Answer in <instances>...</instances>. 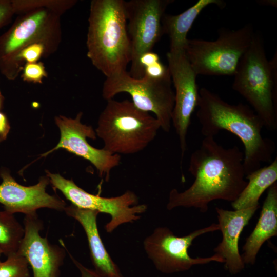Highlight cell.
Returning a JSON list of instances; mask_svg holds the SVG:
<instances>
[{
  "mask_svg": "<svg viewBox=\"0 0 277 277\" xmlns=\"http://www.w3.org/2000/svg\"><path fill=\"white\" fill-rule=\"evenodd\" d=\"M188 171L193 182L183 191H170L168 210L194 208L206 213L213 201H235L247 184L244 153L237 145L223 147L213 136H205L192 153Z\"/></svg>",
  "mask_w": 277,
  "mask_h": 277,
  "instance_id": "6da1fadb",
  "label": "cell"
},
{
  "mask_svg": "<svg viewBox=\"0 0 277 277\" xmlns=\"http://www.w3.org/2000/svg\"><path fill=\"white\" fill-rule=\"evenodd\" d=\"M196 114L205 136L214 137L222 130L236 136L244 147V167L246 176L271 162L275 151L274 142L263 136L264 123L248 105L232 104L206 88L199 89Z\"/></svg>",
  "mask_w": 277,
  "mask_h": 277,
  "instance_id": "7a4b0ae2",
  "label": "cell"
},
{
  "mask_svg": "<svg viewBox=\"0 0 277 277\" xmlns=\"http://www.w3.org/2000/svg\"><path fill=\"white\" fill-rule=\"evenodd\" d=\"M18 16L0 35V72L13 81L21 73L16 65L19 53L26 47L44 42L57 49L62 39L61 18L76 0H12Z\"/></svg>",
  "mask_w": 277,
  "mask_h": 277,
  "instance_id": "3957f363",
  "label": "cell"
},
{
  "mask_svg": "<svg viewBox=\"0 0 277 277\" xmlns=\"http://www.w3.org/2000/svg\"><path fill=\"white\" fill-rule=\"evenodd\" d=\"M123 0H92L87 34V56L106 77L126 71L131 59Z\"/></svg>",
  "mask_w": 277,
  "mask_h": 277,
  "instance_id": "277c9868",
  "label": "cell"
},
{
  "mask_svg": "<svg viewBox=\"0 0 277 277\" xmlns=\"http://www.w3.org/2000/svg\"><path fill=\"white\" fill-rule=\"evenodd\" d=\"M266 54L262 35L254 32L233 75V89L242 95L269 130L277 128V54Z\"/></svg>",
  "mask_w": 277,
  "mask_h": 277,
  "instance_id": "5b68a950",
  "label": "cell"
},
{
  "mask_svg": "<svg viewBox=\"0 0 277 277\" xmlns=\"http://www.w3.org/2000/svg\"><path fill=\"white\" fill-rule=\"evenodd\" d=\"M95 130L103 149L112 154H133L155 138L161 125L155 117L136 108L128 100L107 101Z\"/></svg>",
  "mask_w": 277,
  "mask_h": 277,
  "instance_id": "8992f818",
  "label": "cell"
},
{
  "mask_svg": "<svg viewBox=\"0 0 277 277\" xmlns=\"http://www.w3.org/2000/svg\"><path fill=\"white\" fill-rule=\"evenodd\" d=\"M254 33L251 24L236 30H221L213 41L188 39L184 51L197 75H233Z\"/></svg>",
  "mask_w": 277,
  "mask_h": 277,
  "instance_id": "52a82bcc",
  "label": "cell"
},
{
  "mask_svg": "<svg viewBox=\"0 0 277 277\" xmlns=\"http://www.w3.org/2000/svg\"><path fill=\"white\" fill-rule=\"evenodd\" d=\"M170 74L161 78L144 75L141 78L131 76L126 71L106 77L102 96L108 100L120 93H127L135 106L141 110L154 113L161 128L169 132L174 105V92Z\"/></svg>",
  "mask_w": 277,
  "mask_h": 277,
  "instance_id": "ba28073f",
  "label": "cell"
},
{
  "mask_svg": "<svg viewBox=\"0 0 277 277\" xmlns=\"http://www.w3.org/2000/svg\"><path fill=\"white\" fill-rule=\"evenodd\" d=\"M220 230L218 223L195 230L183 236H177L168 227H159L143 242L144 250L159 271L171 274L189 270L192 266L212 262L224 263L217 254L193 258L188 253L193 241L203 234Z\"/></svg>",
  "mask_w": 277,
  "mask_h": 277,
  "instance_id": "9c48e42d",
  "label": "cell"
},
{
  "mask_svg": "<svg viewBox=\"0 0 277 277\" xmlns=\"http://www.w3.org/2000/svg\"><path fill=\"white\" fill-rule=\"evenodd\" d=\"M53 187L60 190L72 205L82 209L108 214L111 219L105 227L111 233L120 225L138 220L147 210L145 204H137L138 199L133 191L127 190L120 196L102 197L89 193L78 187L72 180L67 179L57 173L47 171Z\"/></svg>",
  "mask_w": 277,
  "mask_h": 277,
  "instance_id": "30bf717a",
  "label": "cell"
},
{
  "mask_svg": "<svg viewBox=\"0 0 277 277\" xmlns=\"http://www.w3.org/2000/svg\"><path fill=\"white\" fill-rule=\"evenodd\" d=\"M173 0H131L124 1L127 29L131 47V69L129 73L138 78V60L152 51L164 34L162 20Z\"/></svg>",
  "mask_w": 277,
  "mask_h": 277,
  "instance_id": "8fae6325",
  "label": "cell"
},
{
  "mask_svg": "<svg viewBox=\"0 0 277 277\" xmlns=\"http://www.w3.org/2000/svg\"><path fill=\"white\" fill-rule=\"evenodd\" d=\"M168 68L175 92L171 123L178 136L181 150V164L187 149V135L192 114L199 101L197 75L184 50L167 53Z\"/></svg>",
  "mask_w": 277,
  "mask_h": 277,
  "instance_id": "7c38bea8",
  "label": "cell"
},
{
  "mask_svg": "<svg viewBox=\"0 0 277 277\" xmlns=\"http://www.w3.org/2000/svg\"><path fill=\"white\" fill-rule=\"evenodd\" d=\"M82 115L83 113L80 112L74 118L63 115L55 117V124L60 131V139L55 147L42 156L59 149H65L88 161L95 167L99 176L108 181L111 170L120 165L121 155L111 153L103 148H94L89 144L87 138L95 140L96 135L92 126L82 123Z\"/></svg>",
  "mask_w": 277,
  "mask_h": 277,
  "instance_id": "4fadbf2b",
  "label": "cell"
},
{
  "mask_svg": "<svg viewBox=\"0 0 277 277\" xmlns=\"http://www.w3.org/2000/svg\"><path fill=\"white\" fill-rule=\"evenodd\" d=\"M23 222L24 234L16 253L30 265L33 277H59L65 249L41 235L43 223L36 213L25 215Z\"/></svg>",
  "mask_w": 277,
  "mask_h": 277,
  "instance_id": "5bb4252c",
  "label": "cell"
},
{
  "mask_svg": "<svg viewBox=\"0 0 277 277\" xmlns=\"http://www.w3.org/2000/svg\"><path fill=\"white\" fill-rule=\"evenodd\" d=\"M0 203L9 213L27 215L43 208L64 211L66 207L62 199L46 192L50 183L47 176L41 177L37 184L30 186L18 183L6 169L0 170Z\"/></svg>",
  "mask_w": 277,
  "mask_h": 277,
  "instance_id": "9a60e30c",
  "label": "cell"
},
{
  "mask_svg": "<svg viewBox=\"0 0 277 277\" xmlns=\"http://www.w3.org/2000/svg\"><path fill=\"white\" fill-rule=\"evenodd\" d=\"M259 207L260 205L233 211L215 208L222 239L213 251L224 259V267L231 274H238L245 268L239 249V239Z\"/></svg>",
  "mask_w": 277,
  "mask_h": 277,
  "instance_id": "2e32d148",
  "label": "cell"
},
{
  "mask_svg": "<svg viewBox=\"0 0 277 277\" xmlns=\"http://www.w3.org/2000/svg\"><path fill=\"white\" fill-rule=\"evenodd\" d=\"M64 211L83 227L87 236L94 270L103 277H124L118 266L107 252L100 237L97 225L99 212L80 208L72 204L66 206Z\"/></svg>",
  "mask_w": 277,
  "mask_h": 277,
  "instance_id": "e0dca14e",
  "label": "cell"
},
{
  "mask_svg": "<svg viewBox=\"0 0 277 277\" xmlns=\"http://www.w3.org/2000/svg\"><path fill=\"white\" fill-rule=\"evenodd\" d=\"M277 236V183L268 188L258 221L247 238L241 255L245 264H255L258 254L263 244Z\"/></svg>",
  "mask_w": 277,
  "mask_h": 277,
  "instance_id": "ac0fdd59",
  "label": "cell"
},
{
  "mask_svg": "<svg viewBox=\"0 0 277 277\" xmlns=\"http://www.w3.org/2000/svg\"><path fill=\"white\" fill-rule=\"evenodd\" d=\"M211 5L223 8L226 4L221 0H199L180 14L164 15L162 20L163 31L169 38V51L184 50L188 32L194 21L203 10Z\"/></svg>",
  "mask_w": 277,
  "mask_h": 277,
  "instance_id": "d6986e66",
  "label": "cell"
},
{
  "mask_svg": "<svg viewBox=\"0 0 277 277\" xmlns=\"http://www.w3.org/2000/svg\"><path fill=\"white\" fill-rule=\"evenodd\" d=\"M247 184L237 199L231 203L234 210L259 206L264 191L277 181V158L246 176Z\"/></svg>",
  "mask_w": 277,
  "mask_h": 277,
  "instance_id": "ffe728a7",
  "label": "cell"
},
{
  "mask_svg": "<svg viewBox=\"0 0 277 277\" xmlns=\"http://www.w3.org/2000/svg\"><path fill=\"white\" fill-rule=\"evenodd\" d=\"M24 228L13 214L0 211V250L7 257L16 253L24 236Z\"/></svg>",
  "mask_w": 277,
  "mask_h": 277,
  "instance_id": "44dd1931",
  "label": "cell"
},
{
  "mask_svg": "<svg viewBox=\"0 0 277 277\" xmlns=\"http://www.w3.org/2000/svg\"><path fill=\"white\" fill-rule=\"evenodd\" d=\"M29 264L25 258L16 253L0 261V277H30Z\"/></svg>",
  "mask_w": 277,
  "mask_h": 277,
  "instance_id": "7402d4cb",
  "label": "cell"
},
{
  "mask_svg": "<svg viewBox=\"0 0 277 277\" xmlns=\"http://www.w3.org/2000/svg\"><path fill=\"white\" fill-rule=\"evenodd\" d=\"M48 77L44 64L42 62L27 63L23 66L21 77L25 82L42 84Z\"/></svg>",
  "mask_w": 277,
  "mask_h": 277,
  "instance_id": "603a6c76",
  "label": "cell"
},
{
  "mask_svg": "<svg viewBox=\"0 0 277 277\" xmlns=\"http://www.w3.org/2000/svg\"><path fill=\"white\" fill-rule=\"evenodd\" d=\"M170 74L168 66L159 61L144 69V75L153 78H163Z\"/></svg>",
  "mask_w": 277,
  "mask_h": 277,
  "instance_id": "cb8c5ba5",
  "label": "cell"
},
{
  "mask_svg": "<svg viewBox=\"0 0 277 277\" xmlns=\"http://www.w3.org/2000/svg\"><path fill=\"white\" fill-rule=\"evenodd\" d=\"M159 55L152 51L142 54L138 60V78H142L144 75V69L159 61Z\"/></svg>",
  "mask_w": 277,
  "mask_h": 277,
  "instance_id": "d4e9b609",
  "label": "cell"
},
{
  "mask_svg": "<svg viewBox=\"0 0 277 277\" xmlns=\"http://www.w3.org/2000/svg\"><path fill=\"white\" fill-rule=\"evenodd\" d=\"M14 14L12 0H0V29L9 23Z\"/></svg>",
  "mask_w": 277,
  "mask_h": 277,
  "instance_id": "484cf974",
  "label": "cell"
},
{
  "mask_svg": "<svg viewBox=\"0 0 277 277\" xmlns=\"http://www.w3.org/2000/svg\"><path fill=\"white\" fill-rule=\"evenodd\" d=\"M69 255L73 263L80 271L81 277H103L96 273L94 270H92L84 266L71 254H69Z\"/></svg>",
  "mask_w": 277,
  "mask_h": 277,
  "instance_id": "4316f807",
  "label": "cell"
},
{
  "mask_svg": "<svg viewBox=\"0 0 277 277\" xmlns=\"http://www.w3.org/2000/svg\"><path fill=\"white\" fill-rule=\"evenodd\" d=\"M10 130V126L6 115L0 111V136L5 140Z\"/></svg>",
  "mask_w": 277,
  "mask_h": 277,
  "instance_id": "83f0119b",
  "label": "cell"
},
{
  "mask_svg": "<svg viewBox=\"0 0 277 277\" xmlns=\"http://www.w3.org/2000/svg\"><path fill=\"white\" fill-rule=\"evenodd\" d=\"M259 3L261 5H263L265 6H269L273 7H276V1L274 0H262L259 1Z\"/></svg>",
  "mask_w": 277,
  "mask_h": 277,
  "instance_id": "f1b7e54d",
  "label": "cell"
},
{
  "mask_svg": "<svg viewBox=\"0 0 277 277\" xmlns=\"http://www.w3.org/2000/svg\"><path fill=\"white\" fill-rule=\"evenodd\" d=\"M3 99H4L3 96L0 91V109L1 108V107L2 106Z\"/></svg>",
  "mask_w": 277,
  "mask_h": 277,
  "instance_id": "f546056e",
  "label": "cell"
},
{
  "mask_svg": "<svg viewBox=\"0 0 277 277\" xmlns=\"http://www.w3.org/2000/svg\"><path fill=\"white\" fill-rule=\"evenodd\" d=\"M3 141V138L0 136V142H1Z\"/></svg>",
  "mask_w": 277,
  "mask_h": 277,
  "instance_id": "4dcf8cb0",
  "label": "cell"
},
{
  "mask_svg": "<svg viewBox=\"0 0 277 277\" xmlns=\"http://www.w3.org/2000/svg\"><path fill=\"white\" fill-rule=\"evenodd\" d=\"M2 254H2V251L0 250V256H1V255Z\"/></svg>",
  "mask_w": 277,
  "mask_h": 277,
  "instance_id": "1f68e13d",
  "label": "cell"
}]
</instances>
